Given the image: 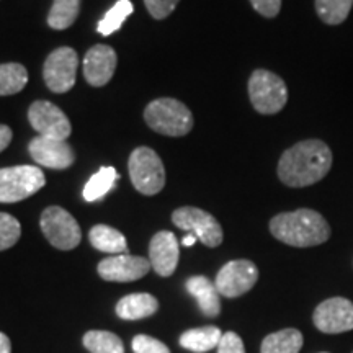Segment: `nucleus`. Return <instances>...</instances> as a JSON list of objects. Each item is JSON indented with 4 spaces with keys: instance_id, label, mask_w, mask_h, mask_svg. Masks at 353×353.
Segmentation results:
<instances>
[{
    "instance_id": "obj_1",
    "label": "nucleus",
    "mask_w": 353,
    "mask_h": 353,
    "mask_svg": "<svg viewBox=\"0 0 353 353\" xmlns=\"http://www.w3.org/2000/svg\"><path fill=\"white\" fill-rule=\"evenodd\" d=\"M332 151L324 141L304 139L291 145L278 161V179L291 188L311 187L330 172Z\"/></svg>"
},
{
    "instance_id": "obj_2",
    "label": "nucleus",
    "mask_w": 353,
    "mask_h": 353,
    "mask_svg": "<svg viewBox=\"0 0 353 353\" xmlns=\"http://www.w3.org/2000/svg\"><path fill=\"white\" fill-rule=\"evenodd\" d=\"M272 236L291 247H316L330 237V226L324 216L314 210L299 208L280 213L270 221Z\"/></svg>"
},
{
    "instance_id": "obj_3",
    "label": "nucleus",
    "mask_w": 353,
    "mask_h": 353,
    "mask_svg": "<svg viewBox=\"0 0 353 353\" xmlns=\"http://www.w3.org/2000/svg\"><path fill=\"white\" fill-rule=\"evenodd\" d=\"M144 120L159 134L180 138L193 128V114L182 101L175 99L152 100L144 110Z\"/></svg>"
},
{
    "instance_id": "obj_4",
    "label": "nucleus",
    "mask_w": 353,
    "mask_h": 353,
    "mask_svg": "<svg viewBox=\"0 0 353 353\" xmlns=\"http://www.w3.org/2000/svg\"><path fill=\"white\" fill-rule=\"evenodd\" d=\"M249 99L260 114H276L286 107L288 87L283 79L267 69L254 70L249 79Z\"/></svg>"
},
{
    "instance_id": "obj_5",
    "label": "nucleus",
    "mask_w": 353,
    "mask_h": 353,
    "mask_svg": "<svg viewBox=\"0 0 353 353\" xmlns=\"http://www.w3.org/2000/svg\"><path fill=\"white\" fill-rule=\"evenodd\" d=\"M128 170L132 187L145 196L157 195L165 187V167L151 148H138L131 152Z\"/></svg>"
},
{
    "instance_id": "obj_6",
    "label": "nucleus",
    "mask_w": 353,
    "mask_h": 353,
    "mask_svg": "<svg viewBox=\"0 0 353 353\" xmlns=\"http://www.w3.org/2000/svg\"><path fill=\"white\" fill-rule=\"evenodd\" d=\"M46 183L43 170L37 165H15L0 169V203L26 200Z\"/></svg>"
},
{
    "instance_id": "obj_7",
    "label": "nucleus",
    "mask_w": 353,
    "mask_h": 353,
    "mask_svg": "<svg viewBox=\"0 0 353 353\" xmlns=\"http://www.w3.org/2000/svg\"><path fill=\"white\" fill-rule=\"evenodd\" d=\"M39 226L44 237L59 250L76 249L82 241V231L76 218L61 206H50L44 210Z\"/></svg>"
},
{
    "instance_id": "obj_8",
    "label": "nucleus",
    "mask_w": 353,
    "mask_h": 353,
    "mask_svg": "<svg viewBox=\"0 0 353 353\" xmlns=\"http://www.w3.org/2000/svg\"><path fill=\"white\" fill-rule=\"evenodd\" d=\"M172 223L182 231L196 236V239L206 247H218L223 244V228L208 211L195 208V206H183L174 211Z\"/></svg>"
},
{
    "instance_id": "obj_9",
    "label": "nucleus",
    "mask_w": 353,
    "mask_h": 353,
    "mask_svg": "<svg viewBox=\"0 0 353 353\" xmlns=\"http://www.w3.org/2000/svg\"><path fill=\"white\" fill-rule=\"evenodd\" d=\"M79 68L77 52L69 46L57 48L48 56L43 65V79L54 94H65L76 83Z\"/></svg>"
},
{
    "instance_id": "obj_10",
    "label": "nucleus",
    "mask_w": 353,
    "mask_h": 353,
    "mask_svg": "<svg viewBox=\"0 0 353 353\" xmlns=\"http://www.w3.org/2000/svg\"><path fill=\"white\" fill-rule=\"evenodd\" d=\"M259 280L257 265L250 260H231L216 275V288L224 298H239L250 291Z\"/></svg>"
},
{
    "instance_id": "obj_11",
    "label": "nucleus",
    "mask_w": 353,
    "mask_h": 353,
    "mask_svg": "<svg viewBox=\"0 0 353 353\" xmlns=\"http://www.w3.org/2000/svg\"><path fill=\"white\" fill-rule=\"evenodd\" d=\"M28 120L33 130L39 136H46V138L65 141L72 131L69 118L65 117L63 110L46 100H38L32 103L28 110Z\"/></svg>"
},
{
    "instance_id": "obj_12",
    "label": "nucleus",
    "mask_w": 353,
    "mask_h": 353,
    "mask_svg": "<svg viewBox=\"0 0 353 353\" xmlns=\"http://www.w3.org/2000/svg\"><path fill=\"white\" fill-rule=\"evenodd\" d=\"M312 322L324 334H342L353 330V303L341 296L325 299L316 307Z\"/></svg>"
},
{
    "instance_id": "obj_13",
    "label": "nucleus",
    "mask_w": 353,
    "mask_h": 353,
    "mask_svg": "<svg viewBox=\"0 0 353 353\" xmlns=\"http://www.w3.org/2000/svg\"><path fill=\"white\" fill-rule=\"evenodd\" d=\"M28 152L38 165L48 167V169H69L76 161V156H74L72 148L68 141L46 138V136H37L30 141Z\"/></svg>"
},
{
    "instance_id": "obj_14",
    "label": "nucleus",
    "mask_w": 353,
    "mask_h": 353,
    "mask_svg": "<svg viewBox=\"0 0 353 353\" xmlns=\"http://www.w3.org/2000/svg\"><path fill=\"white\" fill-rule=\"evenodd\" d=\"M97 270H99V275L107 281L130 283V281H136L148 275L151 270V262L144 257L120 254L101 260Z\"/></svg>"
},
{
    "instance_id": "obj_15",
    "label": "nucleus",
    "mask_w": 353,
    "mask_h": 353,
    "mask_svg": "<svg viewBox=\"0 0 353 353\" xmlns=\"http://www.w3.org/2000/svg\"><path fill=\"white\" fill-rule=\"evenodd\" d=\"M118 57L113 48L95 44L83 57V77L92 87H103L112 81L117 70Z\"/></svg>"
},
{
    "instance_id": "obj_16",
    "label": "nucleus",
    "mask_w": 353,
    "mask_h": 353,
    "mask_svg": "<svg viewBox=\"0 0 353 353\" xmlns=\"http://www.w3.org/2000/svg\"><path fill=\"white\" fill-rule=\"evenodd\" d=\"M180 259L179 241L170 231H161L152 237L149 245V262L154 272L161 276H170Z\"/></svg>"
},
{
    "instance_id": "obj_17",
    "label": "nucleus",
    "mask_w": 353,
    "mask_h": 353,
    "mask_svg": "<svg viewBox=\"0 0 353 353\" xmlns=\"http://www.w3.org/2000/svg\"><path fill=\"white\" fill-rule=\"evenodd\" d=\"M187 291L196 299L198 307L206 317H218L221 312V299H219V291L216 288V285L210 278L196 275L188 278Z\"/></svg>"
},
{
    "instance_id": "obj_18",
    "label": "nucleus",
    "mask_w": 353,
    "mask_h": 353,
    "mask_svg": "<svg viewBox=\"0 0 353 353\" xmlns=\"http://www.w3.org/2000/svg\"><path fill=\"white\" fill-rule=\"evenodd\" d=\"M159 303L152 294L134 293L121 298L117 304L118 317L125 321H138L157 312Z\"/></svg>"
},
{
    "instance_id": "obj_19",
    "label": "nucleus",
    "mask_w": 353,
    "mask_h": 353,
    "mask_svg": "<svg viewBox=\"0 0 353 353\" xmlns=\"http://www.w3.org/2000/svg\"><path fill=\"white\" fill-rule=\"evenodd\" d=\"M88 239H90V244L100 252L112 255L128 254L126 237L118 229L107 226V224H97V226L92 228L90 232H88Z\"/></svg>"
},
{
    "instance_id": "obj_20",
    "label": "nucleus",
    "mask_w": 353,
    "mask_h": 353,
    "mask_svg": "<svg viewBox=\"0 0 353 353\" xmlns=\"http://www.w3.org/2000/svg\"><path fill=\"white\" fill-rule=\"evenodd\" d=\"M221 337H223V334L218 327L205 325V327L190 329L187 332H183L182 337H180V345L190 352L205 353L213 350V348H218Z\"/></svg>"
},
{
    "instance_id": "obj_21",
    "label": "nucleus",
    "mask_w": 353,
    "mask_h": 353,
    "mask_svg": "<svg viewBox=\"0 0 353 353\" xmlns=\"http://www.w3.org/2000/svg\"><path fill=\"white\" fill-rule=\"evenodd\" d=\"M303 334L298 329H283L263 339L260 353H299Z\"/></svg>"
},
{
    "instance_id": "obj_22",
    "label": "nucleus",
    "mask_w": 353,
    "mask_h": 353,
    "mask_svg": "<svg viewBox=\"0 0 353 353\" xmlns=\"http://www.w3.org/2000/svg\"><path fill=\"white\" fill-rule=\"evenodd\" d=\"M120 179L117 169L113 167H103L97 174L90 176L85 187H83V200L88 203L99 201L114 187L117 180Z\"/></svg>"
},
{
    "instance_id": "obj_23",
    "label": "nucleus",
    "mask_w": 353,
    "mask_h": 353,
    "mask_svg": "<svg viewBox=\"0 0 353 353\" xmlns=\"http://www.w3.org/2000/svg\"><path fill=\"white\" fill-rule=\"evenodd\" d=\"M28 83V70L19 63L0 64V95H15Z\"/></svg>"
},
{
    "instance_id": "obj_24",
    "label": "nucleus",
    "mask_w": 353,
    "mask_h": 353,
    "mask_svg": "<svg viewBox=\"0 0 353 353\" xmlns=\"http://www.w3.org/2000/svg\"><path fill=\"white\" fill-rule=\"evenodd\" d=\"M81 0H54L48 15V25L52 30H65L77 20Z\"/></svg>"
},
{
    "instance_id": "obj_25",
    "label": "nucleus",
    "mask_w": 353,
    "mask_h": 353,
    "mask_svg": "<svg viewBox=\"0 0 353 353\" xmlns=\"http://www.w3.org/2000/svg\"><path fill=\"white\" fill-rule=\"evenodd\" d=\"M83 347L90 353H125V345L117 334L90 330L83 335Z\"/></svg>"
},
{
    "instance_id": "obj_26",
    "label": "nucleus",
    "mask_w": 353,
    "mask_h": 353,
    "mask_svg": "<svg viewBox=\"0 0 353 353\" xmlns=\"http://www.w3.org/2000/svg\"><path fill=\"white\" fill-rule=\"evenodd\" d=\"M353 0H316L317 17L325 25H341L350 15Z\"/></svg>"
},
{
    "instance_id": "obj_27",
    "label": "nucleus",
    "mask_w": 353,
    "mask_h": 353,
    "mask_svg": "<svg viewBox=\"0 0 353 353\" xmlns=\"http://www.w3.org/2000/svg\"><path fill=\"white\" fill-rule=\"evenodd\" d=\"M132 13V3L130 0H118L110 10L105 13L103 19L99 23V33L103 37H110L121 28L125 20Z\"/></svg>"
},
{
    "instance_id": "obj_28",
    "label": "nucleus",
    "mask_w": 353,
    "mask_h": 353,
    "mask_svg": "<svg viewBox=\"0 0 353 353\" xmlns=\"http://www.w3.org/2000/svg\"><path fill=\"white\" fill-rule=\"evenodd\" d=\"M21 236V226L8 213H0V250L10 249L19 242Z\"/></svg>"
},
{
    "instance_id": "obj_29",
    "label": "nucleus",
    "mask_w": 353,
    "mask_h": 353,
    "mask_svg": "<svg viewBox=\"0 0 353 353\" xmlns=\"http://www.w3.org/2000/svg\"><path fill=\"white\" fill-rule=\"evenodd\" d=\"M132 352L134 353H170L165 343L159 342L157 339L149 335H136L132 339Z\"/></svg>"
},
{
    "instance_id": "obj_30",
    "label": "nucleus",
    "mask_w": 353,
    "mask_h": 353,
    "mask_svg": "<svg viewBox=\"0 0 353 353\" xmlns=\"http://www.w3.org/2000/svg\"><path fill=\"white\" fill-rule=\"evenodd\" d=\"M180 0H144L145 8L156 20H164L175 10Z\"/></svg>"
},
{
    "instance_id": "obj_31",
    "label": "nucleus",
    "mask_w": 353,
    "mask_h": 353,
    "mask_svg": "<svg viewBox=\"0 0 353 353\" xmlns=\"http://www.w3.org/2000/svg\"><path fill=\"white\" fill-rule=\"evenodd\" d=\"M218 353H245L244 342L236 332H226L221 337Z\"/></svg>"
},
{
    "instance_id": "obj_32",
    "label": "nucleus",
    "mask_w": 353,
    "mask_h": 353,
    "mask_svg": "<svg viewBox=\"0 0 353 353\" xmlns=\"http://www.w3.org/2000/svg\"><path fill=\"white\" fill-rule=\"evenodd\" d=\"M250 3L265 19H275L281 8V0H250Z\"/></svg>"
},
{
    "instance_id": "obj_33",
    "label": "nucleus",
    "mask_w": 353,
    "mask_h": 353,
    "mask_svg": "<svg viewBox=\"0 0 353 353\" xmlns=\"http://www.w3.org/2000/svg\"><path fill=\"white\" fill-rule=\"evenodd\" d=\"M12 130L7 125H0V152L6 151L12 143Z\"/></svg>"
},
{
    "instance_id": "obj_34",
    "label": "nucleus",
    "mask_w": 353,
    "mask_h": 353,
    "mask_svg": "<svg viewBox=\"0 0 353 353\" xmlns=\"http://www.w3.org/2000/svg\"><path fill=\"white\" fill-rule=\"evenodd\" d=\"M0 353H12L10 339L3 332H0Z\"/></svg>"
},
{
    "instance_id": "obj_35",
    "label": "nucleus",
    "mask_w": 353,
    "mask_h": 353,
    "mask_svg": "<svg viewBox=\"0 0 353 353\" xmlns=\"http://www.w3.org/2000/svg\"><path fill=\"white\" fill-rule=\"evenodd\" d=\"M198 239H196V236H193V234H188V236H185L183 237V241H182V244L185 245V247H192V245H195V242H196Z\"/></svg>"
}]
</instances>
